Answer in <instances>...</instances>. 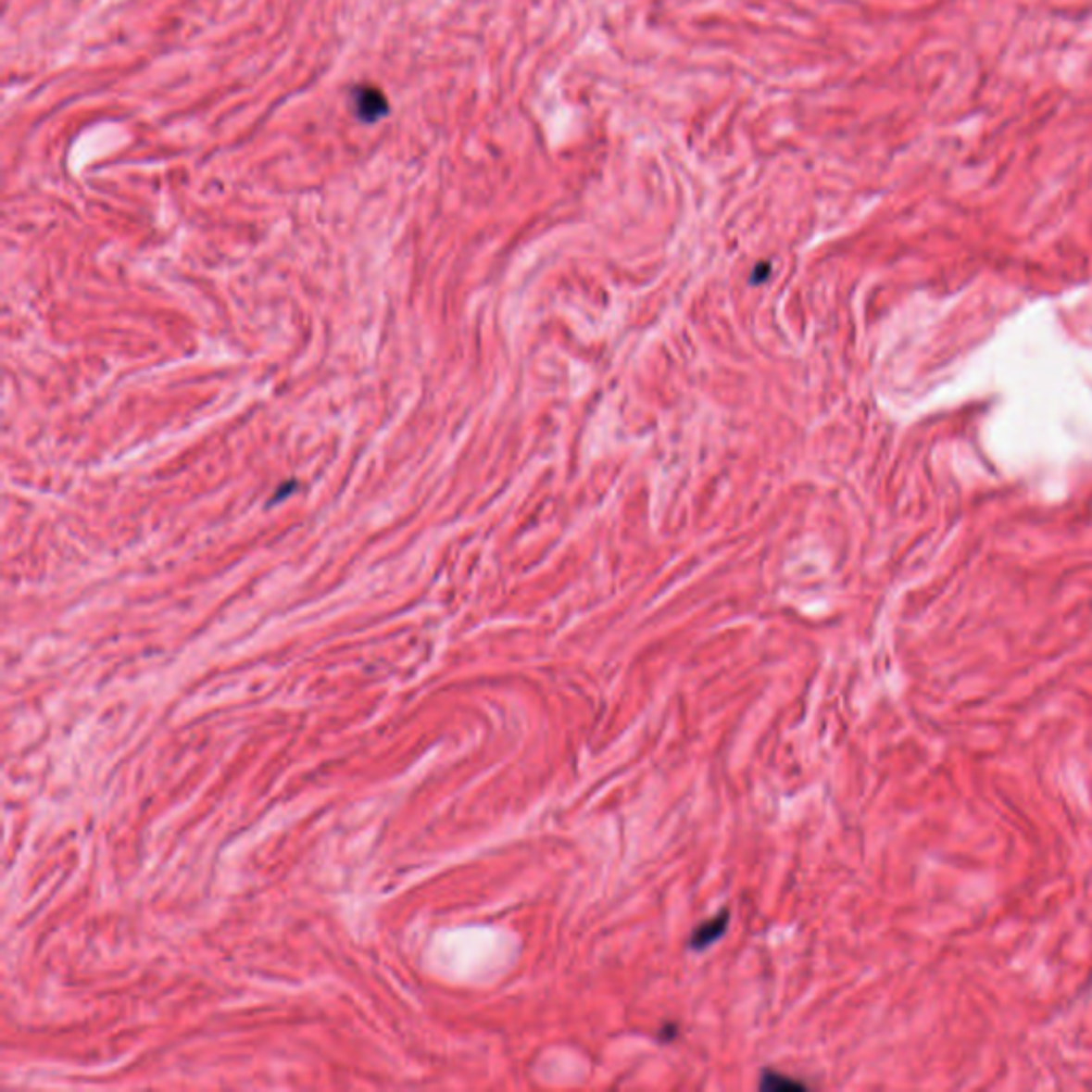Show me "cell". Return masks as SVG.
Returning <instances> with one entry per match:
<instances>
[{
	"label": "cell",
	"mask_w": 1092,
	"mask_h": 1092,
	"mask_svg": "<svg viewBox=\"0 0 1092 1092\" xmlns=\"http://www.w3.org/2000/svg\"><path fill=\"white\" fill-rule=\"evenodd\" d=\"M352 109L361 122H378L389 111V105L378 88L358 86L352 93Z\"/></svg>",
	"instance_id": "cell-1"
},
{
	"label": "cell",
	"mask_w": 1092,
	"mask_h": 1092,
	"mask_svg": "<svg viewBox=\"0 0 1092 1092\" xmlns=\"http://www.w3.org/2000/svg\"><path fill=\"white\" fill-rule=\"evenodd\" d=\"M728 920H730V911H723L717 913L715 918H710L704 922V924L697 926L692 936H689V948H694L700 952V949H707L709 946H713L715 941L722 939V935L728 930Z\"/></svg>",
	"instance_id": "cell-2"
},
{
	"label": "cell",
	"mask_w": 1092,
	"mask_h": 1092,
	"mask_svg": "<svg viewBox=\"0 0 1092 1092\" xmlns=\"http://www.w3.org/2000/svg\"><path fill=\"white\" fill-rule=\"evenodd\" d=\"M759 1088L762 1090H805V1084L792 1080V1077H787L784 1073H777V1071H764L762 1073V1082H759Z\"/></svg>",
	"instance_id": "cell-3"
}]
</instances>
